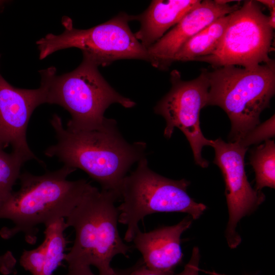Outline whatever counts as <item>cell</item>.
I'll list each match as a JSON object with an SVG mask.
<instances>
[{
	"mask_svg": "<svg viewBox=\"0 0 275 275\" xmlns=\"http://www.w3.org/2000/svg\"><path fill=\"white\" fill-rule=\"evenodd\" d=\"M50 124L57 141L45 150V155L56 157L64 166L84 171L99 184L102 190L116 192L120 197L128 171L145 157L146 144L128 143L113 119L101 128L92 130L70 131L57 114L52 116Z\"/></svg>",
	"mask_w": 275,
	"mask_h": 275,
	"instance_id": "cell-1",
	"label": "cell"
},
{
	"mask_svg": "<svg viewBox=\"0 0 275 275\" xmlns=\"http://www.w3.org/2000/svg\"><path fill=\"white\" fill-rule=\"evenodd\" d=\"M75 170L63 166L41 175L21 173L20 188L13 191L0 207V219H10L14 225L2 228L1 237L8 239L22 233L26 241L33 244L37 240L38 225L46 227L65 218L92 186L85 179L68 180V176Z\"/></svg>",
	"mask_w": 275,
	"mask_h": 275,
	"instance_id": "cell-2",
	"label": "cell"
},
{
	"mask_svg": "<svg viewBox=\"0 0 275 275\" xmlns=\"http://www.w3.org/2000/svg\"><path fill=\"white\" fill-rule=\"evenodd\" d=\"M119 194L92 186L65 218L66 228L75 231L74 243L65 255L68 265L94 266L101 275H113L111 266L117 255L126 256L130 246L121 239L118 229Z\"/></svg>",
	"mask_w": 275,
	"mask_h": 275,
	"instance_id": "cell-3",
	"label": "cell"
},
{
	"mask_svg": "<svg viewBox=\"0 0 275 275\" xmlns=\"http://www.w3.org/2000/svg\"><path fill=\"white\" fill-rule=\"evenodd\" d=\"M82 55L81 63L71 72L58 76L53 67L39 72L47 86V103L60 105L69 113L66 128L71 131L102 127L109 119L104 114L112 104L127 108L135 105L113 88L99 72V66Z\"/></svg>",
	"mask_w": 275,
	"mask_h": 275,
	"instance_id": "cell-4",
	"label": "cell"
},
{
	"mask_svg": "<svg viewBox=\"0 0 275 275\" xmlns=\"http://www.w3.org/2000/svg\"><path fill=\"white\" fill-rule=\"evenodd\" d=\"M207 105H216L231 123L229 138L238 142L260 124L261 112L268 107L275 92L274 60L252 68L225 66L207 70Z\"/></svg>",
	"mask_w": 275,
	"mask_h": 275,
	"instance_id": "cell-5",
	"label": "cell"
},
{
	"mask_svg": "<svg viewBox=\"0 0 275 275\" xmlns=\"http://www.w3.org/2000/svg\"><path fill=\"white\" fill-rule=\"evenodd\" d=\"M190 182L162 176L148 167L146 157L138 161L135 170L127 175L120 189L121 204L119 222L127 226L124 240L130 242L139 229L138 224L148 215L156 212H182L198 219L206 209L187 193Z\"/></svg>",
	"mask_w": 275,
	"mask_h": 275,
	"instance_id": "cell-6",
	"label": "cell"
},
{
	"mask_svg": "<svg viewBox=\"0 0 275 275\" xmlns=\"http://www.w3.org/2000/svg\"><path fill=\"white\" fill-rule=\"evenodd\" d=\"M135 15L121 12L110 20L86 30L75 29L69 18L63 19L64 32L48 34L36 44L39 59L69 48L80 49L98 66H105L119 60L136 59L148 62L147 50L135 38L129 22Z\"/></svg>",
	"mask_w": 275,
	"mask_h": 275,
	"instance_id": "cell-7",
	"label": "cell"
},
{
	"mask_svg": "<svg viewBox=\"0 0 275 275\" xmlns=\"http://www.w3.org/2000/svg\"><path fill=\"white\" fill-rule=\"evenodd\" d=\"M273 29L268 16L257 1H245L230 14V17L216 49L210 54L195 61L205 62L214 68L241 66L252 68L268 63L273 39Z\"/></svg>",
	"mask_w": 275,
	"mask_h": 275,
	"instance_id": "cell-8",
	"label": "cell"
},
{
	"mask_svg": "<svg viewBox=\"0 0 275 275\" xmlns=\"http://www.w3.org/2000/svg\"><path fill=\"white\" fill-rule=\"evenodd\" d=\"M171 88L154 107V113L163 117L166 125L164 136L170 139L175 128L185 135L193 151L195 163L202 168L209 165L202 156L204 146H211L213 140L206 139L200 127V114L207 105L209 82L207 70L202 69L199 76L183 80L180 72L173 70L170 74Z\"/></svg>",
	"mask_w": 275,
	"mask_h": 275,
	"instance_id": "cell-9",
	"label": "cell"
},
{
	"mask_svg": "<svg viewBox=\"0 0 275 275\" xmlns=\"http://www.w3.org/2000/svg\"><path fill=\"white\" fill-rule=\"evenodd\" d=\"M211 147L215 151L213 163L221 169L226 185L229 213L226 237L229 246L234 249L241 240L236 230L238 223L256 210L265 196L253 189L248 180L244 160L248 148L236 142L226 143L221 138L213 140Z\"/></svg>",
	"mask_w": 275,
	"mask_h": 275,
	"instance_id": "cell-10",
	"label": "cell"
},
{
	"mask_svg": "<svg viewBox=\"0 0 275 275\" xmlns=\"http://www.w3.org/2000/svg\"><path fill=\"white\" fill-rule=\"evenodd\" d=\"M46 102L47 86L43 78L37 89H20L12 86L0 73V148L11 146L12 151L27 161L40 162L29 146L26 130L34 111Z\"/></svg>",
	"mask_w": 275,
	"mask_h": 275,
	"instance_id": "cell-11",
	"label": "cell"
},
{
	"mask_svg": "<svg viewBox=\"0 0 275 275\" xmlns=\"http://www.w3.org/2000/svg\"><path fill=\"white\" fill-rule=\"evenodd\" d=\"M237 4L222 5L215 1L201 2L147 50L149 62L160 70H167L174 62L175 54L192 37L214 20L238 9Z\"/></svg>",
	"mask_w": 275,
	"mask_h": 275,
	"instance_id": "cell-12",
	"label": "cell"
},
{
	"mask_svg": "<svg viewBox=\"0 0 275 275\" xmlns=\"http://www.w3.org/2000/svg\"><path fill=\"white\" fill-rule=\"evenodd\" d=\"M192 219L188 216L173 226L148 232L137 230L132 241L142 255L147 267L159 271H173L183 257L181 236L190 227Z\"/></svg>",
	"mask_w": 275,
	"mask_h": 275,
	"instance_id": "cell-13",
	"label": "cell"
},
{
	"mask_svg": "<svg viewBox=\"0 0 275 275\" xmlns=\"http://www.w3.org/2000/svg\"><path fill=\"white\" fill-rule=\"evenodd\" d=\"M199 0H154L142 14L135 15L140 22L139 31L134 34L147 49L159 40L171 27L196 7Z\"/></svg>",
	"mask_w": 275,
	"mask_h": 275,
	"instance_id": "cell-14",
	"label": "cell"
},
{
	"mask_svg": "<svg viewBox=\"0 0 275 275\" xmlns=\"http://www.w3.org/2000/svg\"><path fill=\"white\" fill-rule=\"evenodd\" d=\"M230 14L214 20L189 39L175 54L174 62L195 61L211 54L222 39Z\"/></svg>",
	"mask_w": 275,
	"mask_h": 275,
	"instance_id": "cell-15",
	"label": "cell"
},
{
	"mask_svg": "<svg viewBox=\"0 0 275 275\" xmlns=\"http://www.w3.org/2000/svg\"><path fill=\"white\" fill-rule=\"evenodd\" d=\"M250 164L255 173L256 190L265 187H275V144L273 140H267L252 150L250 156Z\"/></svg>",
	"mask_w": 275,
	"mask_h": 275,
	"instance_id": "cell-16",
	"label": "cell"
},
{
	"mask_svg": "<svg viewBox=\"0 0 275 275\" xmlns=\"http://www.w3.org/2000/svg\"><path fill=\"white\" fill-rule=\"evenodd\" d=\"M65 218H60L45 227V263L43 275H53L65 259L67 241L64 236L66 229Z\"/></svg>",
	"mask_w": 275,
	"mask_h": 275,
	"instance_id": "cell-17",
	"label": "cell"
},
{
	"mask_svg": "<svg viewBox=\"0 0 275 275\" xmlns=\"http://www.w3.org/2000/svg\"><path fill=\"white\" fill-rule=\"evenodd\" d=\"M28 161L21 155L8 153L0 148V207L12 194L13 187L19 179L21 169Z\"/></svg>",
	"mask_w": 275,
	"mask_h": 275,
	"instance_id": "cell-18",
	"label": "cell"
},
{
	"mask_svg": "<svg viewBox=\"0 0 275 275\" xmlns=\"http://www.w3.org/2000/svg\"><path fill=\"white\" fill-rule=\"evenodd\" d=\"M46 243L43 242L37 248L24 250L20 258V264L32 275H43L45 263Z\"/></svg>",
	"mask_w": 275,
	"mask_h": 275,
	"instance_id": "cell-19",
	"label": "cell"
},
{
	"mask_svg": "<svg viewBox=\"0 0 275 275\" xmlns=\"http://www.w3.org/2000/svg\"><path fill=\"white\" fill-rule=\"evenodd\" d=\"M274 115L270 118L247 133L244 136L237 142L245 148L256 144L262 141L269 140L274 136Z\"/></svg>",
	"mask_w": 275,
	"mask_h": 275,
	"instance_id": "cell-20",
	"label": "cell"
},
{
	"mask_svg": "<svg viewBox=\"0 0 275 275\" xmlns=\"http://www.w3.org/2000/svg\"><path fill=\"white\" fill-rule=\"evenodd\" d=\"M200 259L199 250L197 246H195L193 248L190 260L184 266V269L175 275H199Z\"/></svg>",
	"mask_w": 275,
	"mask_h": 275,
	"instance_id": "cell-21",
	"label": "cell"
},
{
	"mask_svg": "<svg viewBox=\"0 0 275 275\" xmlns=\"http://www.w3.org/2000/svg\"><path fill=\"white\" fill-rule=\"evenodd\" d=\"M68 272L64 275H101L94 273L91 269V266L88 265H68ZM133 267L121 271H117L113 275H129Z\"/></svg>",
	"mask_w": 275,
	"mask_h": 275,
	"instance_id": "cell-22",
	"label": "cell"
},
{
	"mask_svg": "<svg viewBox=\"0 0 275 275\" xmlns=\"http://www.w3.org/2000/svg\"><path fill=\"white\" fill-rule=\"evenodd\" d=\"M16 259L11 252L8 251L0 255V272L2 274L9 275L16 273Z\"/></svg>",
	"mask_w": 275,
	"mask_h": 275,
	"instance_id": "cell-23",
	"label": "cell"
},
{
	"mask_svg": "<svg viewBox=\"0 0 275 275\" xmlns=\"http://www.w3.org/2000/svg\"><path fill=\"white\" fill-rule=\"evenodd\" d=\"M129 275H174V271H159L150 269L144 263L134 266Z\"/></svg>",
	"mask_w": 275,
	"mask_h": 275,
	"instance_id": "cell-24",
	"label": "cell"
},
{
	"mask_svg": "<svg viewBox=\"0 0 275 275\" xmlns=\"http://www.w3.org/2000/svg\"><path fill=\"white\" fill-rule=\"evenodd\" d=\"M269 10L270 15L268 16V24L270 26L273 30L275 28V8Z\"/></svg>",
	"mask_w": 275,
	"mask_h": 275,
	"instance_id": "cell-25",
	"label": "cell"
},
{
	"mask_svg": "<svg viewBox=\"0 0 275 275\" xmlns=\"http://www.w3.org/2000/svg\"><path fill=\"white\" fill-rule=\"evenodd\" d=\"M257 1L266 6L269 10L275 8V1L274 0H260Z\"/></svg>",
	"mask_w": 275,
	"mask_h": 275,
	"instance_id": "cell-26",
	"label": "cell"
},
{
	"mask_svg": "<svg viewBox=\"0 0 275 275\" xmlns=\"http://www.w3.org/2000/svg\"><path fill=\"white\" fill-rule=\"evenodd\" d=\"M202 271L209 275H227L225 274L219 273L215 271H206V270H202Z\"/></svg>",
	"mask_w": 275,
	"mask_h": 275,
	"instance_id": "cell-27",
	"label": "cell"
},
{
	"mask_svg": "<svg viewBox=\"0 0 275 275\" xmlns=\"http://www.w3.org/2000/svg\"><path fill=\"white\" fill-rule=\"evenodd\" d=\"M4 3V2L3 1H0V8L2 7Z\"/></svg>",
	"mask_w": 275,
	"mask_h": 275,
	"instance_id": "cell-28",
	"label": "cell"
}]
</instances>
